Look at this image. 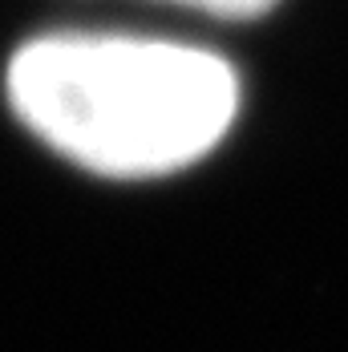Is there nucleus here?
<instances>
[{
    "label": "nucleus",
    "mask_w": 348,
    "mask_h": 352,
    "mask_svg": "<svg viewBox=\"0 0 348 352\" xmlns=\"http://www.w3.org/2000/svg\"><path fill=\"white\" fill-rule=\"evenodd\" d=\"M17 118L69 162L113 178L182 170L223 142L235 69L195 45L57 33L17 49L4 77Z\"/></svg>",
    "instance_id": "nucleus-1"
},
{
    "label": "nucleus",
    "mask_w": 348,
    "mask_h": 352,
    "mask_svg": "<svg viewBox=\"0 0 348 352\" xmlns=\"http://www.w3.org/2000/svg\"><path fill=\"white\" fill-rule=\"evenodd\" d=\"M174 4H191V8H203V12H215V16H259L268 12L276 0H174Z\"/></svg>",
    "instance_id": "nucleus-2"
}]
</instances>
